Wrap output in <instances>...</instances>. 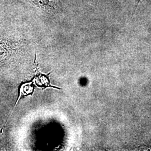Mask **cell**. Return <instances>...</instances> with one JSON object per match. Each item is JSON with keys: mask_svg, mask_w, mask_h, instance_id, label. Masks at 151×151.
Wrapping results in <instances>:
<instances>
[{"mask_svg": "<svg viewBox=\"0 0 151 151\" xmlns=\"http://www.w3.org/2000/svg\"><path fill=\"white\" fill-rule=\"evenodd\" d=\"M34 64H35V72H37V75L35 76V78L34 79V83L38 86L39 87L42 88H45L48 87H54L51 85L50 82L49 81V78L48 75H44L43 73H41L39 70L37 68V63H36V57L35 58V61H34ZM55 88V87H54Z\"/></svg>", "mask_w": 151, "mask_h": 151, "instance_id": "1", "label": "cell"}, {"mask_svg": "<svg viewBox=\"0 0 151 151\" xmlns=\"http://www.w3.org/2000/svg\"><path fill=\"white\" fill-rule=\"evenodd\" d=\"M35 4H38L39 7L43 8H51L53 4L52 0H32Z\"/></svg>", "mask_w": 151, "mask_h": 151, "instance_id": "2", "label": "cell"}, {"mask_svg": "<svg viewBox=\"0 0 151 151\" xmlns=\"http://www.w3.org/2000/svg\"><path fill=\"white\" fill-rule=\"evenodd\" d=\"M144 1V0H137V4H136V5H137V6L138 5L139 2H142V1Z\"/></svg>", "mask_w": 151, "mask_h": 151, "instance_id": "3", "label": "cell"}]
</instances>
